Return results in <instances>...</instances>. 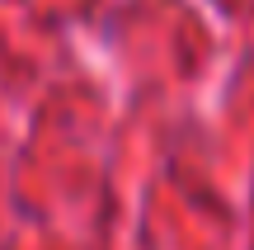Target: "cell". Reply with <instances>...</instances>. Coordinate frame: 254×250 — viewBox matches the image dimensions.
I'll list each match as a JSON object with an SVG mask.
<instances>
[]
</instances>
